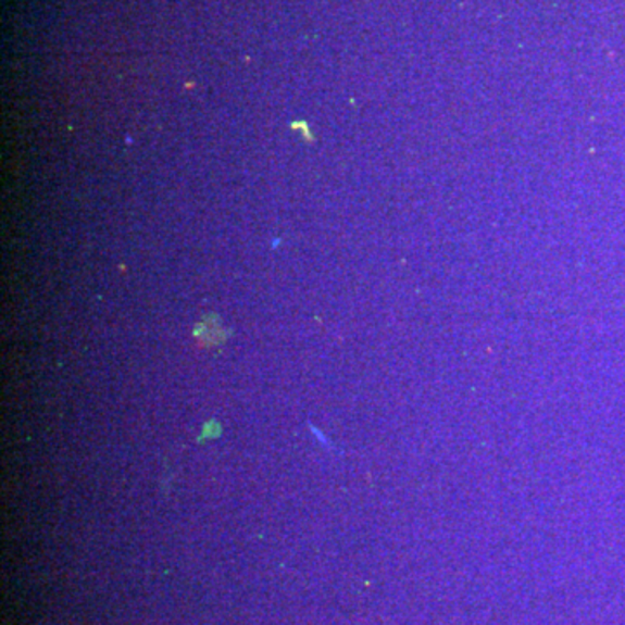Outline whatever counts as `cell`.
Instances as JSON below:
<instances>
[]
</instances>
